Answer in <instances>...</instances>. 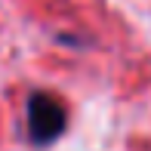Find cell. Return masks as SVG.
<instances>
[{"label":"cell","mask_w":151,"mask_h":151,"mask_svg":"<svg viewBox=\"0 0 151 151\" xmlns=\"http://www.w3.org/2000/svg\"><path fill=\"white\" fill-rule=\"evenodd\" d=\"M31 129L43 139L59 133V108L56 102H46V99H37V108H34V120H31Z\"/></svg>","instance_id":"6da1fadb"}]
</instances>
